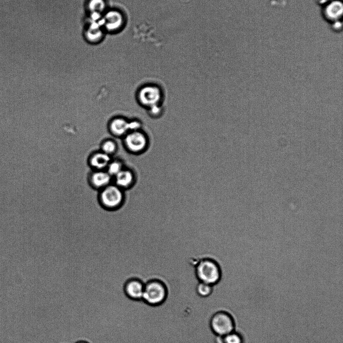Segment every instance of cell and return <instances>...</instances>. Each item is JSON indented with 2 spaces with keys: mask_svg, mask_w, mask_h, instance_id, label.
Listing matches in <instances>:
<instances>
[{
  "mask_svg": "<svg viewBox=\"0 0 343 343\" xmlns=\"http://www.w3.org/2000/svg\"><path fill=\"white\" fill-rule=\"evenodd\" d=\"M80 341L87 343H113L110 320H94L87 324L81 334Z\"/></svg>",
  "mask_w": 343,
  "mask_h": 343,
  "instance_id": "cell-2",
  "label": "cell"
},
{
  "mask_svg": "<svg viewBox=\"0 0 343 343\" xmlns=\"http://www.w3.org/2000/svg\"><path fill=\"white\" fill-rule=\"evenodd\" d=\"M98 199L100 205L107 210H116L124 203V190L116 184H110L99 190Z\"/></svg>",
  "mask_w": 343,
  "mask_h": 343,
  "instance_id": "cell-3",
  "label": "cell"
},
{
  "mask_svg": "<svg viewBox=\"0 0 343 343\" xmlns=\"http://www.w3.org/2000/svg\"><path fill=\"white\" fill-rule=\"evenodd\" d=\"M144 283L139 279L133 278L125 284L124 290L130 298L134 300H141L144 290Z\"/></svg>",
  "mask_w": 343,
  "mask_h": 343,
  "instance_id": "cell-12",
  "label": "cell"
},
{
  "mask_svg": "<svg viewBox=\"0 0 343 343\" xmlns=\"http://www.w3.org/2000/svg\"><path fill=\"white\" fill-rule=\"evenodd\" d=\"M139 103L147 109L157 105H160L162 100L161 89L157 85L148 84L143 86L138 93Z\"/></svg>",
  "mask_w": 343,
  "mask_h": 343,
  "instance_id": "cell-8",
  "label": "cell"
},
{
  "mask_svg": "<svg viewBox=\"0 0 343 343\" xmlns=\"http://www.w3.org/2000/svg\"><path fill=\"white\" fill-rule=\"evenodd\" d=\"M136 177L133 170L123 168L115 177V184L123 190H129L135 185Z\"/></svg>",
  "mask_w": 343,
  "mask_h": 343,
  "instance_id": "cell-11",
  "label": "cell"
},
{
  "mask_svg": "<svg viewBox=\"0 0 343 343\" xmlns=\"http://www.w3.org/2000/svg\"><path fill=\"white\" fill-rule=\"evenodd\" d=\"M110 162L109 155L101 152L94 154L90 158V164L96 170H104Z\"/></svg>",
  "mask_w": 343,
  "mask_h": 343,
  "instance_id": "cell-14",
  "label": "cell"
},
{
  "mask_svg": "<svg viewBox=\"0 0 343 343\" xmlns=\"http://www.w3.org/2000/svg\"><path fill=\"white\" fill-rule=\"evenodd\" d=\"M106 4L105 0H88L86 8L90 14L102 15L106 11Z\"/></svg>",
  "mask_w": 343,
  "mask_h": 343,
  "instance_id": "cell-16",
  "label": "cell"
},
{
  "mask_svg": "<svg viewBox=\"0 0 343 343\" xmlns=\"http://www.w3.org/2000/svg\"><path fill=\"white\" fill-rule=\"evenodd\" d=\"M101 148L103 152L109 155L115 152L117 145L113 141L107 140L102 144Z\"/></svg>",
  "mask_w": 343,
  "mask_h": 343,
  "instance_id": "cell-20",
  "label": "cell"
},
{
  "mask_svg": "<svg viewBox=\"0 0 343 343\" xmlns=\"http://www.w3.org/2000/svg\"><path fill=\"white\" fill-rule=\"evenodd\" d=\"M125 142L128 149L136 153L144 151L149 144L148 137L140 130L131 131L127 134Z\"/></svg>",
  "mask_w": 343,
  "mask_h": 343,
  "instance_id": "cell-9",
  "label": "cell"
},
{
  "mask_svg": "<svg viewBox=\"0 0 343 343\" xmlns=\"http://www.w3.org/2000/svg\"><path fill=\"white\" fill-rule=\"evenodd\" d=\"M76 343H87V342H85V341H79V342H77Z\"/></svg>",
  "mask_w": 343,
  "mask_h": 343,
  "instance_id": "cell-22",
  "label": "cell"
},
{
  "mask_svg": "<svg viewBox=\"0 0 343 343\" xmlns=\"http://www.w3.org/2000/svg\"><path fill=\"white\" fill-rule=\"evenodd\" d=\"M103 30L110 33L121 31L125 26L126 19L120 10L116 9L106 10L100 20Z\"/></svg>",
  "mask_w": 343,
  "mask_h": 343,
  "instance_id": "cell-7",
  "label": "cell"
},
{
  "mask_svg": "<svg viewBox=\"0 0 343 343\" xmlns=\"http://www.w3.org/2000/svg\"><path fill=\"white\" fill-rule=\"evenodd\" d=\"M320 9L321 16L332 30H342V0H315Z\"/></svg>",
  "mask_w": 343,
  "mask_h": 343,
  "instance_id": "cell-1",
  "label": "cell"
},
{
  "mask_svg": "<svg viewBox=\"0 0 343 343\" xmlns=\"http://www.w3.org/2000/svg\"><path fill=\"white\" fill-rule=\"evenodd\" d=\"M210 325L216 335L223 336L235 330L236 323L233 316L228 312L219 311L211 317Z\"/></svg>",
  "mask_w": 343,
  "mask_h": 343,
  "instance_id": "cell-6",
  "label": "cell"
},
{
  "mask_svg": "<svg viewBox=\"0 0 343 343\" xmlns=\"http://www.w3.org/2000/svg\"><path fill=\"white\" fill-rule=\"evenodd\" d=\"M144 290L142 300L152 305L163 303L167 297V289L161 281L153 279L144 284Z\"/></svg>",
  "mask_w": 343,
  "mask_h": 343,
  "instance_id": "cell-5",
  "label": "cell"
},
{
  "mask_svg": "<svg viewBox=\"0 0 343 343\" xmlns=\"http://www.w3.org/2000/svg\"><path fill=\"white\" fill-rule=\"evenodd\" d=\"M100 20L97 22L90 21L84 31L85 39L91 44H96L103 38L104 30Z\"/></svg>",
  "mask_w": 343,
  "mask_h": 343,
  "instance_id": "cell-10",
  "label": "cell"
},
{
  "mask_svg": "<svg viewBox=\"0 0 343 343\" xmlns=\"http://www.w3.org/2000/svg\"><path fill=\"white\" fill-rule=\"evenodd\" d=\"M197 293L201 297H207L210 295L213 290L212 285L199 282L196 287Z\"/></svg>",
  "mask_w": 343,
  "mask_h": 343,
  "instance_id": "cell-18",
  "label": "cell"
},
{
  "mask_svg": "<svg viewBox=\"0 0 343 343\" xmlns=\"http://www.w3.org/2000/svg\"><path fill=\"white\" fill-rule=\"evenodd\" d=\"M106 172L111 176L115 177L123 168L121 162L113 161L110 162L106 167Z\"/></svg>",
  "mask_w": 343,
  "mask_h": 343,
  "instance_id": "cell-19",
  "label": "cell"
},
{
  "mask_svg": "<svg viewBox=\"0 0 343 343\" xmlns=\"http://www.w3.org/2000/svg\"><path fill=\"white\" fill-rule=\"evenodd\" d=\"M149 113L152 116H157L161 113L162 108L160 105L153 106L148 109Z\"/></svg>",
  "mask_w": 343,
  "mask_h": 343,
  "instance_id": "cell-21",
  "label": "cell"
},
{
  "mask_svg": "<svg viewBox=\"0 0 343 343\" xmlns=\"http://www.w3.org/2000/svg\"><path fill=\"white\" fill-rule=\"evenodd\" d=\"M111 132L115 135L121 136L130 131V121L118 118L113 120L110 125Z\"/></svg>",
  "mask_w": 343,
  "mask_h": 343,
  "instance_id": "cell-15",
  "label": "cell"
},
{
  "mask_svg": "<svg viewBox=\"0 0 343 343\" xmlns=\"http://www.w3.org/2000/svg\"><path fill=\"white\" fill-rule=\"evenodd\" d=\"M195 273L199 282L210 285L217 283L221 278V270L218 264L209 259L200 261L196 266Z\"/></svg>",
  "mask_w": 343,
  "mask_h": 343,
  "instance_id": "cell-4",
  "label": "cell"
},
{
  "mask_svg": "<svg viewBox=\"0 0 343 343\" xmlns=\"http://www.w3.org/2000/svg\"><path fill=\"white\" fill-rule=\"evenodd\" d=\"M112 177L104 170H96L89 178V183L94 189L100 190L111 183Z\"/></svg>",
  "mask_w": 343,
  "mask_h": 343,
  "instance_id": "cell-13",
  "label": "cell"
},
{
  "mask_svg": "<svg viewBox=\"0 0 343 343\" xmlns=\"http://www.w3.org/2000/svg\"><path fill=\"white\" fill-rule=\"evenodd\" d=\"M223 343H245L243 335L236 330L223 336Z\"/></svg>",
  "mask_w": 343,
  "mask_h": 343,
  "instance_id": "cell-17",
  "label": "cell"
}]
</instances>
